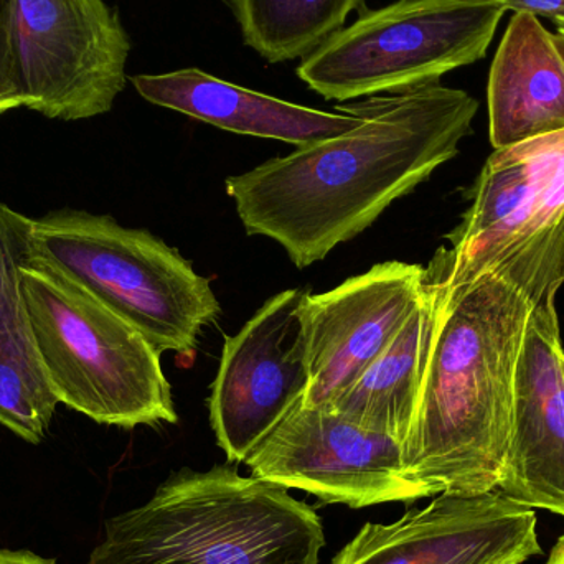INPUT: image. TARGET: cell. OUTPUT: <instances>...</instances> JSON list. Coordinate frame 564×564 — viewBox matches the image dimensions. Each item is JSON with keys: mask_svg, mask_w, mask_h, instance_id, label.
<instances>
[{"mask_svg": "<svg viewBox=\"0 0 564 564\" xmlns=\"http://www.w3.org/2000/svg\"><path fill=\"white\" fill-rule=\"evenodd\" d=\"M424 271L434 288V324L403 444L404 474L427 497L492 492L509 454L530 315L564 284V220L464 284L446 285Z\"/></svg>", "mask_w": 564, "mask_h": 564, "instance_id": "1", "label": "cell"}, {"mask_svg": "<svg viewBox=\"0 0 564 564\" xmlns=\"http://www.w3.org/2000/svg\"><path fill=\"white\" fill-rule=\"evenodd\" d=\"M360 124L228 177L250 237L284 248L297 270L325 260L371 227L459 154L479 101L441 82L341 102Z\"/></svg>", "mask_w": 564, "mask_h": 564, "instance_id": "2", "label": "cell"}, {"mask_svg": "<svg viewBox=\"0 0 564 564\" xmlns=\"http://www.w3.org/2000/svg\"><path fill=\"white\" fill-rule=\"evenodd\" d=\"M321 517L230 464L172 474L148 503L106 522L88 564H318Z\"/></svg>", "mask_w": 564, "mask_h": 564, "instance_id": "3", "label": "cell"}, {"mask_svg": "<svg viewBox=\"0 0 564 564\" xmlns=\"http://www.w3.org/2000/svg\"><path fill=\"white\" fill-rule=\"evenodd\" d=\"M20 282L58 403L124 430L177 423L162 351L139 328L42 261L26 258Z\"/></svg>", "mask_w": 564, "mask_h": 564, "instance_id": "4", "label": "cell"}, {"mask_svg": "<svg viewBox=\"0 0 564 564\" xmlns=\"http://www.w3.org/2000/svg\"><path fill=\"white\" fill-rule=\"evenodd\" d=\"M29 258L85 289L159 351L187 361L200 332L221 314L210 281L181 251L109 215L58 210L32 220Z\"/></svg>", "mask_w": 564, "mask_h": 564, "instance_id": "5", "label": "cell"}, {"mask_svg": "<svg viewBox=\"0 0 564 564\" xmlns=\"http://www.w3.org/2000/svg\"><path fill=\"white\" fill-rule=\"evenodd\" d=\"M506 12L500 0H398L328 36L297 76L338 102L440 82L486 56Z\"/></svg>", "mask_w": 564, "mask_h": 564, "instance_id": "6", "label": "cell"}, {"mask_svg": "<svg viewBox=\"0 0 564 564\" xmlns=\"http://www.w3.org/2000/svg\"><path fill=\"white\" fill-rule=\"evenodd\" d=\"M7 32L25 108L62 121L111 111L131 42L105 0H7Z\"/></svg>", "mask_w": 564, "mask_h": 564, "instance_id": "7", "label": "cell"}, {"mask_svg": "<svg viewBox=\"0 0 564 564\" xmlns=\"http://www.w3.org/2000/svg\"><path fill=\"white\" fill-rule=\"evenodd\" d=\"M245 464L258 479L350 509L427 497L404 474L400 441L330 408L299 404Z\"/></svg>", "mask_w": 564, "mask_h": 564, "instance_id": "8", "label": "cell"}, {"mask_svg": "<svg viewBox=\"0 0 564 564\" xmlns=\"http://www.w3.org/2000/svg\"><path fill=\"white\" fill-rule=\"evenodd\" d=\"M470 205L426 270L443 284L473 281L506 251L564 220V131L496 149L466 192Z\"/></svg>", "mask_w": 564, "mask_h": 564, "instance_id": "9", "label": "cell"}, {"mask_svg": "<svg viewBox=\"0 0 564 564\" xmlns=\"http://www.w3.org/2000/svg\"><path fill=\"white\" fill-rule=\"evenodd\" d=\"M304 292L285 289L273 295L225 338L208 411L230 463H245L304 401L308 371L295 317Z\"/></svg>", "mask_w": 564, "mask_h": 564, "instance_id": "10", "label": "cell"}, {"mask_svg": "<svg viewBox=\"0 0 564 564\" xmlns=\"http://www.w3.org/2000/svg\"><path fill=\"white\" fill-rule=\"evenodd\" d=\"M423 284L421 264L387 261L332 291L304 292L295 308L308 371L302 403H334L397 337Z\"/></svg>", "mask_w": 564, "mask_h": 564, "instance_id": "11", "label": "cell"}, {"mask_svg": "<svg viewBox=\"0 0 564 564\" xmlns=\"http://www.w3.org/2000/svg\"><path fill=\"white\" fill-rule=\"evenodd\" d=\"M536 523L500 490L440 494L390 525L365 523L330 564H522L542 553Z\"/></svg>", "mask_w": 564, "mask_h": 564, "instance_id": "12", "label": "cell"}, {"mask_svg": "<svg viewBox=\"0 0 564 564\" xmlns=\"http://www.w3.org/2000/svg\"><path fill=\"white\" fill-rule=\"evenodd\" d=\"M556 294L536 302L517 364L512 433L497 490L564 519V381Z\"/></svg>", "mask_w": 564, "mask_h": 564, "instance_id": "13", "label": "cell"}, {"mask_svg": "<svg viewBox=\"0 0 564 564\" xmlns=\"http://www.w3.org/2000/svg\"><path fill=\"white\" fill-rule=\"evenodd\" d=\"M145 101L191 116L224 131L294 144H314L350 131L360 118L344 111L325 112L282 101L197 68L164 75L132 76Z\"/></svg>", "mask_w": 564, "mask_h": 564, "instance_id": "14", "label": "cell"}, {"mask_svg": "<svg viewBox=\"0 0 564 564\" xmlns=\"http://www.w3.org/2000/svg\"><path fill=\"white\" fill-rule=\"evenodd\" d=\"M487 102L494 149L564 131V35L513 13L490 66Z\"/></svg>", "mask_w": 564, "mask_h": 564, "instance_id": "15", "label": "cell"}, {"mask_svg": "<svg viewBox=\"0 0 564 564\" xmlns=\"http://www.w3.org/2000/svg\"><path fill=\"white\" fill-rule=\"evenodd\" d=\"M32 220L0 202V424L39 444L59 403L40 361L20 282Z\"/></svg>", "mask_w": 564, "mask_h": 564, "instance_id": "16", "label": "cell"}, {"mask_svg": "<svg viewBox=\"0 0 564 564\" xmlns=\"http://www.w3.org/2000/svg\"><path fill=\"white\" fill-rule=\"evenodd\" d=\"M433 324L434 288L424 271L423 291L397 337L325 408L404 444L416 410Z\"/></svg>", "mask_w": 564, "mask_h": 564, "instance_id": "17", "label": "cell"}, {"mask_svg": "<svg viewBox=\"0 0 564 564\" xmlns=\"http://www.w3.org/2000/svg\"><path fill=\"white\" fill-rule=\"evenodd\" d=\"M365 0H227L245 43L267 62L304 58Z\"/></svg>", "mask_w": 564, "mask_h": 564, "instance_id": "18", "label": "cell"}, {"mask_svg": "<svg viewBox=\"0 0 564 564\" xmlns=\"http://www.w3.org/2000/svg\"><path fill=\"white\" fill-rule=\"evenodd\" d=\"M23 106L7 32V0H0V115Z\"/></svg>", "mask_w": 564, "mask_h": 564, "instance_id": "19", "label": "cell"}, {"mask_svg": "<svg viewBox=\"0 0 564 564\" xmlns=\"http://www.w3.org/2000/svg\"><path fill=\"white\" fill-rule=\"evenodd\" d=\"M506 10L516 13H529V15L545 17V19H564V0H500Z\"/></svg>", "mask_w": 564, "mask_h": 564, "instance_id": "20", "label": "cell"}, {"mask_svg": "<svg viewBox=\"0 0 564 564\" xmlns=\"http://www.w3.org/2000/svg\"><path fill=\"white\" fill-rule=\"evenodd\" d=\"M0 564H56L55 560L42 558L32 552H12L0 549Z\"/></svg>", "mask_w": 564, "mask_h": 564, "instance_id": "21", "label": "cell"}, {"mask_svg": "<svg viewBox=\"0 0 564 564\" xmlns=\"http://www.w3.org/2000/svg\"><path fill=\"white\" fill-rule=\"evenodd\" d=\"M545 564H564V533L560 536L556 545L553 546L552 553H550Z\"/></svg>", "mask_w": 564, "mask_h": 564, "instance_id": "22", "label": "cell"}, {"mask_svg": "<svg viewBox=\"0 0 564 564\" xmlns=\"http://www.w3.org/2000/svg\"><path fill=\"white\" fill-rule=\"evenodd\" d=\"M556 29H558V32L564 35V19L555 20Z\"/></svg>", "mask_w": 564, "mask_h": 564, "instance_id": "23", "label": "cell"}, {"mask_svg": "<svg viewBox=\"0 0 564 564\" xmlns=\"http://www.w3.org/2000/svg\"><path fill=\"white\" fill-rule=\"evenodd\" d=\"M560 365H562V375H563V381H564V347H563L562 354H560Z\"/></svg>", "mask_w": 564, "mask_h": 564, "instance_id": "24", "label": "cell"}]
</instances>
